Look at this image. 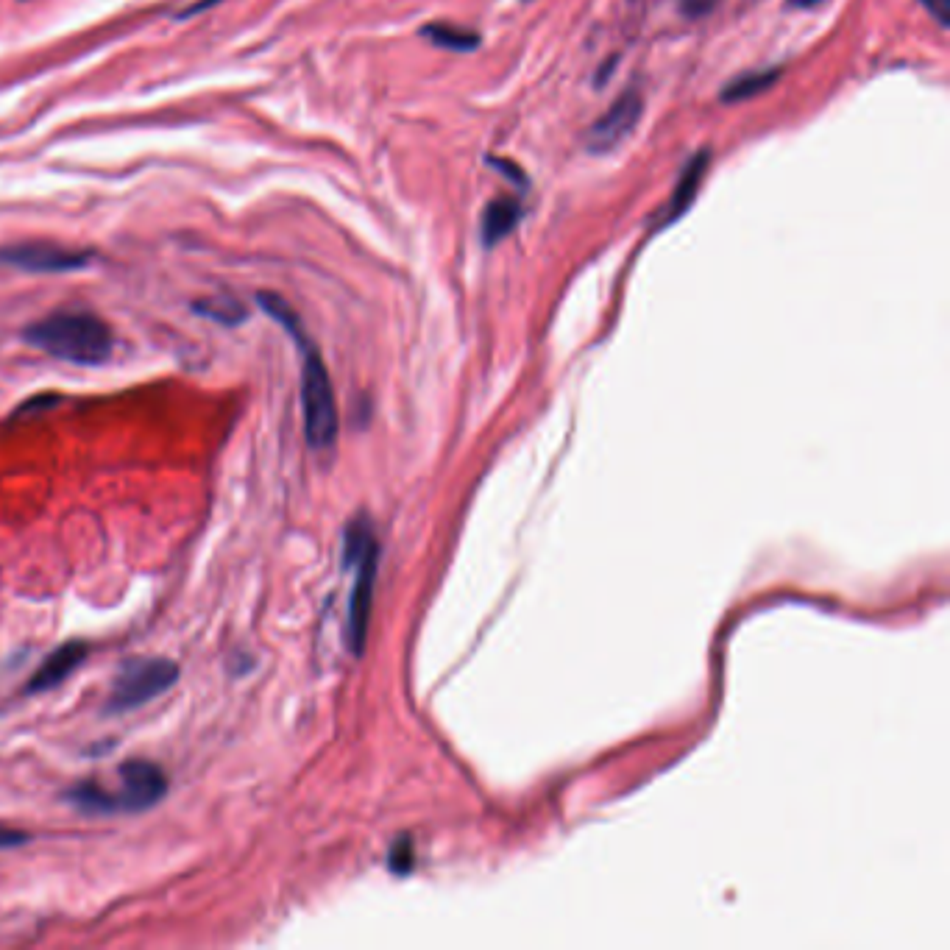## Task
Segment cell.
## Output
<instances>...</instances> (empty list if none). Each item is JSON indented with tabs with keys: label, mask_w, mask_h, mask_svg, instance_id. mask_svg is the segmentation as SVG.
<instances>
[{
	"label": "cell",
	"mask_w": 950,
	"mask_h": 950,
	"mask_svg": "<svg viewBox=\"0 0 950 950\" xmlns=\"http://www.w3.org/2000/svg\"><path fill=\"white\" fill-rule=\"evenodd\" d=\"M377 538L365 519L352 521L346 530V566H354V588L349 599V647L354 655L363 652L365 633H368V616H371V599H374V583H377Z\"/></svg>",
	"instance_id": "cell-4"
},
{
	"label": "cell",
	"mask_w": 950,
	"mask_h": 950,
	"mask_svg": "<svg viewBox=\"0 0 950 950\" xmlns=\"http://www.w3.org/2000/svg\"><path fill=\"white\" fill-rule=\"evenodd\" d=\"M402 861H410V845H407V842H402V845H399V850H393V853H391V867H393V870L402 872Z\"/></svg>",
	"instance_id": "cell-16"
},
{
	"label": "cell",
	"mask_w": 950,
	"mask_h": 950,
	"mask_svg": "<svg viewBox=\"0 0 950 950\" xmlns=\"http://www.w3.org/2000/svg\"><path fill=\"white\" fill-rule=\"evenodd\" d=\"M424 37L435 42V45H441V48H449V51H474L477 42H480L477 34L463 31V28L457 26H449V23H430V26L424 28Z\"/></svg>",
	"instance_id": "cell-12"
},
{
	"label": "cell",
	"mask_w": 950,
	"mask_h": 950,
	"mask_svg": "<svg viewBox=\"0 0 950 950\" xmlns=\"http://www.w3.org/2000/svg\"><path fill=\"white\" fill-rule=\"evenodd\" d=\"M641 109H644V98L638 90H627L625 95H619L608 106V112L588 129V148L602 154V151H613L616 145L625 143L641 120Z\"/></svg>",
	"instance_id": "cell-7"
},
{
	"label": "cell",
	"mask_w": 950,
	"mask_h": 950,
	"mask_svg": "<svg viewBox=\"0 0 950 950\" xmlns=\"http://www.w3.org/2000/svg\"><path fill=\"white\" fill-rule=\"evenodd\" d=\"M778 79V70H753V73H744L739 79H733L722 90V98L725 101H744V98H750V95H758V92H764L772 84V81Z\"/></svg>",
	"instance_id": "cell-13"
},
{
	"label": "cell",
	"mask_w": 950,
	"mask_h": 950,
	"mask_svg": "<svg viewBox=\"0 0 950 950\" xmlns=\"http://www.w3.org/2000/svg\"><path fill=\"white\" fill-rule=\"evenodd\" d=\"M521 221V207L516 201H510V198H494L488 207H485V215H482V240H485V246L491 248L496 246L499 240H505V237L516 229V223Z\"/></svg>",
	"instance_id": "cell-10"
},
{
	"label": "cell",
	"mask_w": 950,
	"mask_h": 950,
	"mask_svg": "<svg viewBox=\"0 0 950 950\" xmlns=\"http://www.w3.org/2000/svg\"><path fill=\"white\" fill-rule=\"evenodd\" d=\"M87 262H90L87 251L53 246V243H23V246L0 248V265H14L28 274H67V271H79Z\"/></svg>",
	"instance_id": "cell-6"
},
{
	"label": "cell",
	"mask_w": 950,
	"mask_h": 950,
	"mask_svg": "<svg viewBox=\"0 0 950 950\" xmlns=\"http://www.w3.org/2000/svg\"><path fill=\"white\" fill-rule=\"evenodd\" d=\"M176 677H179V666L168 658H131L120 666L106 708L109 711L137 708L154 700L162 691H168L176 683Z\"/></svg>",
	"instance_id": "cell-5"
},
{
	"label": "cell",
	"mask_w": 950,
	"mask_h": 950,
	"mask_svg": "<svg viewBox=\"0 0 950 950\" xmlns=\"http://www.w3.org/2000/svg\"><path fill=\"white\" fill-rule=\"evenodd\" d=\"M23 338L40 352L76 365H101L115 346L112 329L92 313H53L28 326Z\"/></svg>",
	"instance_id": "cell-2"
},
{
	"label": "cell",
	"mask_w": 950,
	"mask_h": 950,
	"mask_svg": "<svg viewBox=\"0 0 950 950\" xmlns=\"http://www.w3.org/2000/svg\"><path fill=\"white\" fill-rule=\"evenodd\" d=\"M196 313L212 318L223 326H235L246 321V307L235 296H212V299L196 301Z\"/></svg>",
	"instance_id": "cell-11"
},
{
	"label": "cell",
	"mask_w": 950,
	"mask_h": 950,
	"mask_svg": "<svg viewBox=\"0 0 950 950\" xmlns=\"http://www.w3.org/2000/svg\"><path fill=\"white\" fill-rule=\"evenodd\" d=\"M87 652L90 647L84 644V641H70V644H62L59 650H53L42 666L34 672V677L28 680V691L34 694V691H45L53 689V686H59L62 680L73 675L76 669L81 666V661L87 658Z\"/></svg>",
	"instance_id": "cell-8"
},
{
	"label": "cell",
	"mask_w": 950,
	"mask_h": 950,
	"mask_svg": "<svg viewBox=\"0 0 950 950\" xmlns=\"http://www.w3.org/2000/svg\"><path fill=\"white\" fill-rule=\"evenodd\" d=\"M118 772V789H104L101 783L84 781L67 792V800L87 814H118V811L137 814V811L157 806L165 797L168 781L157 764L137 758V761H126Z\"/></svg>",
	"instance_id": "cell-3"
},
{
	"label": "cell",
	"mask_w": 950,
	"mask_h": 950,
	"mask_svg": "<svg viewBox=\"0 0 950 950\" xmlns=\"http://www.w3.org/2000/svg\"><path fill=\"white\" fill-rule=\"evenodd\" d=\"M686 3H689L694 12H705L708 6H714V0H686Z\"/></svg>",
	"instance_id": "cell-17"
},
{
	"label": "cell",
	"mask_w": 950,
	"mask_h": 950,
	"mask_svg": "<svg viewBox=\"0 0 950 950\" xmlns=\"http://www.w3.org/2000/svg\"><path fill=\"white\" fill-rule=\"evenodd\" d=\"M705 170H708V151H700L697 157H691L689 165L680 173V182H677L675 193L669 198V209H666L664 223L675 221V218H680V215L691 207V201H694L697 190H700Z\"/></svg>",
	"instance_id": "cell-9"
},
{
	"label": "cell",
	"mask_w": 950,
	"mask_h": 950,
	"mask_svg": "<svg viewBox=\"0 0 950 950\" xmlns=\"http://www.w3.org/2000/svg\"><path fill=\"white\" fill-rule=\"evenodd\" d=\"M792 6H800V9H808V6H817L822 0H789Z\"/></svg>",
	"instance_id": "cell-18"
},
{
	"label": "cell",
	"mask_w": 950,
	"mask_h": 950,
	"mask_svg": "<svg viewBox=\"0 0 950 950\" xmlns=\"http://www.w3.org/2000/svg\"><path fill=\"white\" fill-rule=\"evenodd\" d=\"M28 842V836L23 831H12V828H0V847H14Z\"/></svg>",
	"instance_id": "cell-15"
},
{
	"label": "cell",
	"mask_w": 950,
	"mask_h": 950,
	"mask_svg": "<svg viewBox=\"0 0 950 950\" xmlns=\"http://www.w3.org/2000/svg\"><path fill=\"white\" fill-rule=\"evenodd\" d=\"M262 310L274 315L279 324L285 326L299 343L301 352V404H304V430L307 441L313 449H329L338 438V404H335V391H332V379L326 371L321 354L313 343L307 340L301 329L299 318L290 310V304L279 296H260Z\"/></svg>",
	"instance_id": "cell-1"
},
{
	"label": "cell",
	"mask_w": 950,
	"mask_h": 950,
	"mask_svg": "<svg viewBox=\"0 0 950 950\" xmlns=\"http://www.w3.org/2000/svg\"><path fill=\"white\" fill-rule=\"evenodd\" d=\"M923 6L937 17L939 26H950V0H923Z\"/></svg>",
	"instance_id": "cell-14"
}]
</instances>
